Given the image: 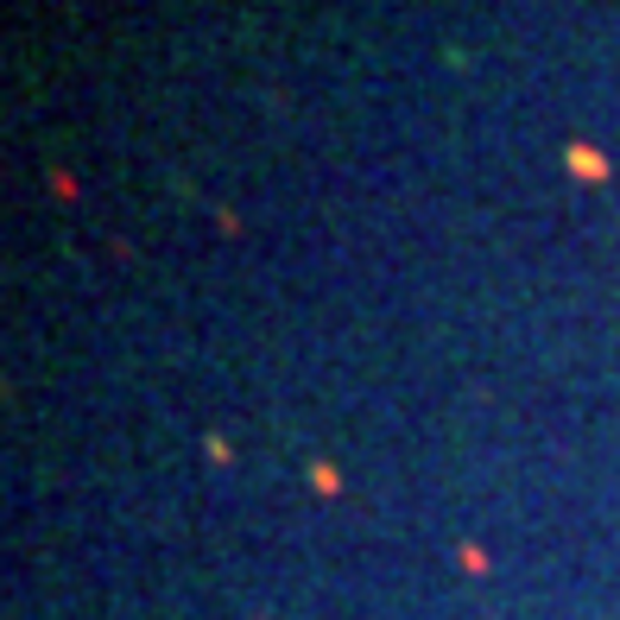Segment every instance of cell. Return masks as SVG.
<instances>
[{
    "label": "cell",
    "instance_id": "2",
    "mask_svg": "<svg viewBox=\"0 0 620 620\" xmlns=\"http://www.w3.org/2000/svg\"><path fill=\"white\" fill-rule=\"evenodd\" d=\"M310 487L335 500V494H342V468H335V463H310Z\"/></svg>",
    "mask_w": 620,
    "mask_h": 620
},
{
    "label": "cell",
    "instance_id": "5",
    "mask_svg": "<svg viewBox=\"0 0 620 620\" xmlns=\"http://www.w3.org/2000/svg\"><path fill=\"white\" fill-rule=\"evenodd\" d=\"M51 197H76V177H70V172H51Z\"/></svg>",
    "mask_w": 620,
    "mask_h": 620
},
{
    "label": "cell",
    "instance_id": "3",
    "mask_svg": "<svg viewBox=\"0 0 620 620\" xmlns=\"http://www.w3.org/2000/svg\"><path fill=\"white\" fill-rule=\"evenodd\" d=\"M456 564H463V576H487V570H494L487 545H463V551H456Z\"/></svg>",
    "mask_w": 620,
    "mask_h": 620
},
{
    "label": "cell",
    "instance_id": "4",
    "mask_svg": "<svg viewBox=\"0 0 620 620\" xmlns=\"http://www.w3.org/2000/svg\"><path fill=\"white\" fill-rule=\"evenodd\" d=\"M203 456H209V463H235V443L221 437V431H209V437H203Z\"/></svg>",
    "mask_w": 620,
    "mask_h": 620
},
{
    "label": "cell",
    "instance_id": "1",
    "mask_svg": "<svg viewBox=\"0 0 620 620\" xmlns=\"http://www.w3.org/2000/svg\"><path fill=\"white\" fill-rule=\"evenodd\" d=\"M564 165H570V177H582V184H608V177H614L608 153L589 146V140H570V146H564Z\"/></svg>",
    "mask_w": 620,
    "mask_h": 620
}]
</instances>
